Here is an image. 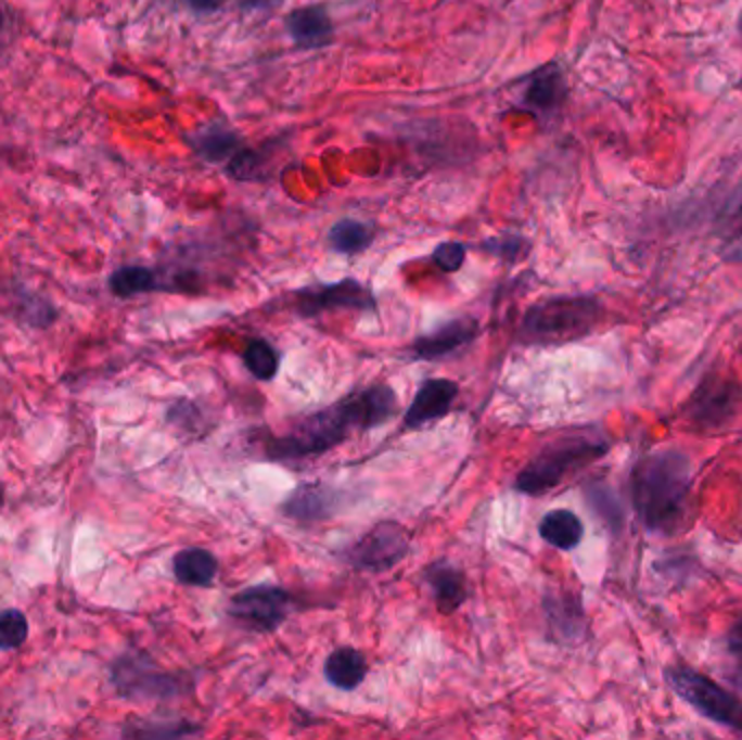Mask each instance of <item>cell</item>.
I'll return each mask as SVG.
<instances>
[{
	"label": "cell",
	"instance_id": "6da1fadb",
	"mask_svg": "<svg viewBox=\"0 0 742 740\" xmlns=\"http://www.w3.org/2000/svg\"><path fill=\"white\" fill-rule=\"evenodd\" d=\"M397 412V395L386 384L356 391L341 401L304 417L289 432L267 441L271 460H299L325 454L341 445L351 432L378 428Z\"/></svg>",
	"mask_w": 742,
	"mask_h": 740
},
{
	"label": "cell",
	"instance_id": "7a4b0ae2",
	"mask_svg": "<svg viewBox=\"0 0 742 740\" xmlns=\"http://www.w3.org/2000/svg\"><path fill=\"white\" fill-rule=\"evenodd\" d=\"M692 488V460L675 447L642 456L629 475L631 508L651 534H670L683 519Z\"/></svg>",
	"mask_w": 742,
	"mask_h": 740
},
{
	"label": "cell",
	"instance_id": "3957f363",
	"mask_svg": "<svg viewBox=\"0 0 742 740\" xmlns=\"http://www.w3.org/2000/svg\"><path fill=\"white\" fill-rule=\"evenodd\" d=\"M610 443L594 430H573L547 443L516 475L514 488L525 495H542L562 484L571 473L607 454Z\"/></svg>",
	"mask_w": 742,
	"mask_h": 740
},
{
	"label": "cell",
	"instance_id": "277c9868",
	"mask_svg": "<svg viewBox=\"0 0 742 740\" xmlns=\"http://www.w3.org/2000/svg\"><path fill=\"white\" fill-rule=\"evenodd\" d=\"M603 306L592 295H553L532 304L519 326V339L529 345H562L594 330Z\"/></svg>",
	"mask_w": 742,
	"mask_h": 740
},
{
	"label": "cell",
	"instance_id": "5b68a950",
	"mask_svg": "<svg viewBox=\"0 0 742 740\" xmlns=\"http://www.w3.org/2000/svg\"><path fill=\"white\" fill-rule=\"evenodd\" d=\"M666 681L703 718L742 733V701L731 690L690 666H670Z\"/></svg>",
	"mask_w": 742,
	"mask_h": 740
},
{
	"label": "cell",
	"instance_id": "8992f818",
	"mask_svg": "<svg viewBox=\"0 0 742 740\" xmlns=\"http://www.w3.org/2000/svg\"><path fill=\"white\" fill-rule=\"evenodd\" d=\"M740 406L742 384L738 378L712 369L692 388L683 417L694 430H720L735 419Z\"/></svg>",
	"mask_w": 742,
	"mask_h": 740
},
{
	"label": "cell",
	"instance_id": "52a82bcc",
	"mask_svg": "<svg viewBox=\"0 0 742 740\" xmlns=\"http://www.w3.org/2000/svg\"><path fill=\"white\" fill-rule=\"evenodd\" d=\"M111 679L117 694L132 701H163L178 697L184 688L182 675L158 668L143 653H126L117 658L111 666Z\"/></svg>",
	"mask_w": 742,
	"mask_h": 740
},
{
	"label": "cell",
	"instance_id": "ba28073f",
	"mask_svg": "<svg viewBox=\"0 0 742 740\" xmlns=\"http://www.w3.org/2000/svg\"><path fill=\"white\" fill-rule=\"evenodd\" d=\"M293 608V597L280 586H252L236 592L228 603V614L245 629L267 634L278 629Z\"/></svg>",
	"mask_w": 742,
	"mask_h": 740
},
{
	"label": "cell",
	"instance_id": "9c48e42d",
	"mask_svg": "<svg viewBox=\"0 0 742 740\" xmlns=\"http://www.w3.org/2000/svg\"><path fill=\"white\" fill-rule=\"evenodd\" d=\"M406 553L408 532L395 521H382L345 551V560L354 569L382 573L393 569Z\"/></svg>",
	"mask_w": 742,
	"mask_h": 740
},
{
	"label": "cell",
	"instance_id": "30bf717a",
	"mask_svg": "<svg viewBox=\"0 0 742 740\" xmlns=\"http://www.w3.org/2000/svg\"><path fill=\"white\" fill-rule=\"evenodd\" d=\"M291 308L299 317H315L334 308L349 310H373L375 297L369 286L358 282L356 278H343L330 284H312L293 293Z\"/></svg>",
	"mask_w": 742,
	"mask_h": 740
},
{
	"label": "cell",
	"instance_id": "8fae6325",
	"mask_svg": "<svg viewBox=\"0 0 742 740\" xmlns=\"http://www.w3.org/2000/svg\"><path fill=\"white\" fill-rule=\"evenodd\" d=\"M568 85L564 69L558 61H549L538 65L525 76V85L521 89L519 104L529 111L538 119H551L558 115L566 102Z\"/></svg>",
	"mask_w": 742,
	"mask_h": 740
},
{
	"label": "cell",
	"instance_id": "7c38bea8",
	"mask_svg": "<svg viewBox=\"0 0 742 740\" xmlns=\"http://www.w3.org/2000/svg\"><path fill=\"white\" fill-rule=\"evenodd\" d=\"M284 28L299 50H319L334 41V24L323 4L293 9L284 17Z\"/></svg>",
	"mask_w": 742,
	"mask_h": 740
},
{
	"label": "cell",
	"instance_id": "4fadbf2b",
	"mask_svg": "<svg viewBox=\"0 0 742 740\" xmlns=\"http://www.w3.org/2000/svg\"><path fill=\"white\" fill-rule=\"evenodd\" d=\"M456 397H458V384L456 382L443 380V378L425 380L419 386L410 408L404 414V428L414 430L427 421L445 417L449 412L451 404L456 401Z\"/></svg>",
	"mask_w": 742,
	"mask_h": 740
},
{
	"label": "cell",
	"instance_id": "5bb4252c",
	"mask_svg": "<svg viewBox=\"0 0 742 740\" xmlns=\"http://www.w3.org/2000/svg\"><path fill=\"white\" fill-rule=\"evenodd\" d=\"M187 145L206 163H217V165H228L230 161H234L245 143L239 137L236 130H232L226 124L213 122L206 124L202 128H197L195 132H189L187 137Z\"/></svg>",
	"mask_w": 742,
	"mask_h": 740
},
{
	"label": "cell",
	"instance_id": "9a60e30c",
	"mask_svg": "<svg viewBox=\"0 0 742 740\" xmlns=\"http://www.w3.org/2000/svg\"><path fill=\"white\" fill-rule=\"evenodd\" d=\"M477 321L462 317V319H451L447 323H443L440 328H436L432 334L419 336L412 343V354L414 358L421 360H436L443 358L447 354H453L456 349L469 345L475 336H477Z\"/></svg>",
	"mask_w": 742,
	"mask_h": 740
},
{
	"label": "cell",
	"instance_id": "2e32d148",
	"mask_svg": "<svg viewBox=\"0 0 742 740\" xmlns=\"http://www.w3.org/2000/svg\"><path fill=\"white\" fill-rule=\"evenodd\" d=\"M336 506H338L336 490L323 484H304L289 495V499L282 503V512L289 519H295L302 523H315V521L332 516L336 512Z\"/></svg>",
	"mask_w": 742,
	"mask_h": 740
},
{
	"label": "cell",
	"instance_id": "e0dca14e",
	"mask_svg": "<svg viewBox=\"0 0 742 740\" xmlns=\"http://www.w3.org/2000/svg\"><path fill=\"white\" fill-rule=\"evenodd\" d=\"M718 254L727 263H742V189L733 191L714 217Z\"/></svg>",
	"mask_w": 742,
	"mask_h": 740
},
{
	"label": "cell",
	"instance_id": "ac0fdd59",
	"mask_svg": "<svg viewBox=\"0 0 742 740\" xmlns=\"http://www.w3.org/2000/svg\"><path fill=\"white\" fill-rule=\"evenodd\" d=\"M425 582L432 588L436 608L443 614L453 612L466 599V579L462 571L445 560L434 562L425 569Z\"/></svg>",
	"mask_w": 742,
	"mask_h": 740
},
{
	"label": "cell",
	"instance_id": "d6986e66",
	"mask_svg": "<svg viewBox=\"0 0 742 740\" xmlns=\"http://www.w3.org/2000/svg\"><path fill=\"white\" fill-rule=\"evenodd\" d=\"M538 532H540L542 540L553 545L555 549L571 551L584 538V523L575 512H571L566 508H555V510H549L540 519Z\"/></svg>",
	"mask_w": 742,
	"mask_h": 740
},
{
	"label": "cell",
	"instance_id": "ffe728a7",
	"mask_svg": "<svg viewBox=\"0 0 742 740\" xmlns=\"http://www.w3.org/2000/svg\"><path fill=\"white\" fill-rule=\"evenodd\" d=\"M325 679L338 690H354L367 675V660L354 647L334 649L323 664Z\"/></svg>",
	"mask_w": 742,
	"mask_h": 740
},
{
	"label": "cell",
	"instance_id": "44dd1931",
	"mask_svg": "<svg viewBox=\"0 0 742 740\" xmlns=\"http://www.w3.org/2000/svg\"><path fill=\"white\" fill-rule=\"evenodd\" d=\"M174 575L187 586H208L217 575V560L202 547L180 549L174 556Z\"/></svg>",
	"mask_w": 742,
	"mask_h": 740
},
{
	"label": "cell",
	"instance_id": "7402d4cb",
	"mask_svg": "<svg viewBox=\"0 0 742 740\" xmlns=\"http://www.w3.org/2000/svg\"><path fill=\"white\" fill-rule=\"evenodd\" d=\"M108 289L117 297H135L141 293L163 291L165 282L156 269L145 265H124L108 276Z\"/></svg>",
	"mask_w": 742,
	"mask_h": 740
},
{
	"label": "cell",
	"instance_id": "603a6c76",
	"mask_svg": "<svg viewBox=\"0 0 742 740\" xmlns=\"http://www.w3.org/2000/svg\"><path fill=\"white\" fill-rule=\"evenodd\" d=\"M328 243L338 254H358L373 243V228L360 219L343 217L332 224Z\"/></svg>",
	"mask_w": 742,
	"mask_h": 740
},
{
	"label": "cell",
	"instance_id": "cb8c5ba5",
	"mask_svg": "<svg viewBox=\"0 0 742 740\" xmlns=\"http://www.w3.org/2000/svg\"><path fill=\"white\" fill-rule=\"evenodd\" d=\"M549 621L562 638H577L584 629L581 605L575 599H549Z\"/></svg>",
	"mask_w": 742,
	"mask_h": 740
},
{
	"label": "cell",
	"instance_id": "d4e9b609",
	"mask_svg": "<svg viewBox=\"0 0 742 740\" xmlns=\"http://www.w3.org/2000/svg\"><path fill=\"white\" fill-rule=\"evenodd\" d=\"M243 365L247 371L258 378V380H271L278 373L280 365V354L276 347L263 339L250 341L247 347L243 349Z\"/></svg>",
	"mask_w": 742,
	"mask_h": 740
},
{
	"label": "cell",
	"instance_id": "484cf974",
	"mask_svg": "<svg viewBox=\"0 0 742 740\" xmlns=\"http://www.w3.org/2000/svg\"><path fill=\"white\" fill-rule=\"evenodd\" d=\"M200 729L189 720H135L124 727V736L135 738H176V736H191Z\"/></svg>",
	"mask_w": 742,
	"mask_h": 740
},
{
	"label": "cell",
	"instance_id": "4316f807",
	"mask_svg": "<svg viewBox=\"0 0 742 740\" xmlns=\"http://www.w3.org/2000/svg\"><path fill=\"white\" fill-rule=\"evenodd\" d=\"M28 638V618L17 608L0 612V651L20 649Z\"/></svg>",
	"mask_w": 742,
	"mask_h": 740
},
{
	"label": "cell",
	"instance_id": "83f0119b",
	"mask_svg": "<svg viewBox=\"0 0 742 740\" xmlns=\"http://www.w3.org/2000/svg\"><path fill=\"white\" fill-rule=\"evenodd\" d=\"M464 258H466V247L460 241H443L432 252V263L440 271H447V273L458 271L462 267Z\"/></svg>",
	"mask_w": 742,
	"mask_h": 740
},
{
	"label": "cell",
	"instance_id": "f1b7e54d",
	"mask_svg": "<svg viewBox=\"0 0 742 740\" xmlns=\"http://www.w3.org/2000/svg\"><path fill=\"white\" fill-rule=\"evenodd\" d=\"M482 250L488 254H495L503 260H516L521 252L525 250V239L519 234H503V237H492L482 243Z\"/></svg>",
	"mask_w": 742,
	"mask_h": 740
},
{
	"label": "cell",
	"instance_id": "f546056e",
	"mask_svg": "<svg viewBox=\"0 0 742 740\" xmlns=\"http://www.w3.org/2000/svg\"><path fill=\"white\" fill-rule=\"evenodd\" d=\"M727 649L735 660H742V616L727 629Z\"/></svg>",
	"mask_w": 742,
	"mask_h": 740
},
{
	"label": "cell",
	"instance_id": "4dcf8cb0",
	"mask_svg": "<svg viewBox=\"0 0 742 740\" xmlns=\"http://www.w3.org/2000/svg\"><path fill=\"white\" fill-rule=\"evenodd\" d=\"M184 4L197 13V15H206V13H215L221 9L223 0H184Z\"/></svg>",
	"mask_w": 742,
	"mask_h": 740
},
{
	"label": "cell",
	"instance_id": "1f68e13d",
	"mask_svg": "<svg viewBox=\"0 0 742 740\" xmlns=\"http://www.w3.org/2000/svg\"><path fill=\"white\" fill-rule=\"evenodd\" d=\"M731 681H733V686H735L738 690H742V660H738V668L733 671Z\"/></svg>",
	"mask_w": 742,
	"mask_h": 740
},
{
	"label": "cell",
	"instance_id": "d6a6232c",
	"mask_svg": "<svg viewBox=\"0 0 742 740\" xmlns=\"http://www.w3.org/2000/svg\"><path fill=\"white\" fill-rule=\"evenodd\" d=\"M738 33H740V37H742V9H740V13H738Z\"/></svg>",
	"mask_w": 742,
	"mask_h": 740
},
{
	"label": "cell",
	"instance_id": "836d02e7",
	"mask_svg": "<svg viewBox=\"0 0 742 740\" xmlns=\"http://www.w3.org/2000/svg\"><path fill=\"white\" fill-rule=\"evenodd\" d=\"M0 506H2V486H0Z\"/></svg>",
	"mask_w": 742,
	"mask_h": 740
},
{
	"label": "cell",
	"instance_id": "e575fe53",
	"mask_svg": "<svg viewBox=\"0 0 742 740\" xmlns=\"http://www.w3.org/2000/svg\"><path fill=\"white\" fill-rule=\"evenodd\" d=\"M738 89H740V91H742V80H740V82H738Z\"/></svg>",
	"mask_w": 742,
	"mask_h": 740
},
{
	"label": "cell",
	"instance_id": "d590c367",
	"mask_svg": "<svg viewBox=\"0 0 742 740\" xmlns=\"http://www.w3.org/2000/svg\"><path fill=\"white\" fill-rule=\"evenodd\" d=\"M0 26H2V11H0Z\"/></svg>",
	"mask_w": 742,
	"mask_h": 740
}]
</instances>
